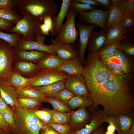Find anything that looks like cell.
<instances>
[{
  "mask_svg": "<svg viewBox=\"0 0 134 134\" xmlns=\"http://www.w3.org/2000/svg\"><path fill=\"white\" fill-rule=\"evenodd\" d=\"M83 75L92 101L93 112L99 105L106 115L134 113V78L132 73L121 75L111 72L97 52L89 53Z\"/></svg>",
  "mask_w": 134,
  "mask_h": 134,
  "instance_id": "6da1fadb",
  "label": "cell"
},
{
  "mask_svg": "<svg viewBox=\"0 0 134 134\" xmlns=\"http://www.w3.org/2000/svg\"><path fill=\"white\" fill-rule=\"evenodd\" d=\"M19 11L27 13L40 24L46 17L53 20L57 12V4L53 0H13Z\"/></svg>",
  "mask_w": 134,
  "mask_h": 134,
  "instance_id": "7a4b0ae2",
  "label": "cell"
},
{
  "mask_svg": "<svg viewBox=\"0 0 134 134\" xmlns=\"http://www.w3.org/2000/svg\"><path fill=\"white\" fill-rule=\"evenodd\" d=\"M34 110L21 107L15 109V127L11 134H39L43 124L35 114Z\"/></svg>",
  "mask_w": 134,
  "mask_h": 134,
  "instance_id": "3957f363",
  "label": "cell"
},
{
  "mask_svg": "<svg viewBox=\"0 0 134 134\" xmlns=\"http://www.w3.org/2000/svg\"><path fill=\"white\" fill-rule=\"evenodd\" d=\"M19 11L23 15V18L7 33L13 32L20 34L22 35V40L44 42L46 36L43 34L40 30V24L29 14Z\"/></svg>",
  "mask_w": 134,
  "mask_h": 134,
  "instance_id": "277c9868",
  "label": "cell"
},
{
  "mask_svg": "<svg viewBox=\"0 0 134 134\" xmlns=\"http://www.w3.org/2000/svg\"><path fill=\"white\" fill-rule=\"evenodd\" d=\"M15 48L4 41L0 43V81H7L11 77Z\"/></svg>",
  "mask_w": 134,
  "mask_h": 134,
  "instance_id": "5b68a950",
  "label": "cell"
},
{
  "mask_svg": "<svg viewBox=\"0 0 134 134\" xmlns=\"http://www.w3.org/2000/svg\"><path fill=\"white\" fill-rule=\"evenodd\" d=\"M76 14L69 8L66 22L63 24L59 34L55 36L56 40L69 44L73 43L76 40L79 33L76 27Z\"/></svg>",
  "mask_w": 134,
  "mask_h": 134,
  "instance_id": "8992f818",
  "label": "cell"
},
{
  "mask_svg": "<svg viewBox=\"0 0 134 134\" xmlns=\"http://www.w3.org/2000/svg\"><path fill=\"white\" fill-rule=\"evenodd\" d=\"M68 75L58 68L41 69L33 76L34 79L30 86L35 87L47 85L59 81L66 80Z\"/></svg>",
  "mask_w": 134,
  "mask_h": 134,
  "instance_id": "52a82bcc",
  "label": "cell"
},
{
  "mask_svg": "<svg viewBox=\"0 0 134 134\" xmlns=\"http://www.w3.org/2000/svg\"><path fill=\"white\" fill-rule=\"evenodd\" d=\"M108 12V10L96 9L88 12H83L77 15L81 22L87 25L95 24L104 30L107 24Z\"/></svg>",
  "mask_w": 134,
  "mask_h": 134,
  "instance_id": "ba28073f",
  "label": "cell"
},
{
  "mask_svg": "<svg viewBox=\"0 0 134 134\" xmlns=\"http://www.w3.org/2000/svg\"><path fill=\"white\" fill-rule=\"evenodd\" d=\"M104 122L112 123L118 134H124L134 124V113L106 115Z\"/></svg>",
  "mask_w": 134,
  "mask_h": 134,
  "instance_id": "9c48e42d",
  "label": "cell"
},
{
  "mask_svg": "<svg viewBox=\"0 0 134 134\" xmlns=\"http://www.w3.org/2000/svg\"><path fill=\"white\" fill-rule=\"evenodd\" d=\"M65 88L75 96L89 97L90 93L82 74L69 75L65 83Z\"/></svg>",
  "mask_w": 134,
  "mask_h": 134,
  "instance_id": "30bf717a",
  "label": "cell"
},
{
  "mask_svg": "<svg viewBox=\"0 0 134 134\" xmlns=\"http://www.w3.org/2000/svg\"><path fill=\"white\" fill-rule=\"evenodd\" d=\"M78 28L79 36L78 57L82 64L85 62L84 53L86 51L89 38L92 31L97 26L95 24L87 25L80 22L76 23Z\"/></svg>",
  "mask_w": 134,
  "mask_h": 134,
  "instance_id": "8fae6325",
  "label": "cell"
},
{
  "mask_svg": "<svg viewBox=\"0 0 134 134\" xmlns=\"http://www.w3.org/2000/svg\"><path fill=\"white\" fill-rule=\"evenodd\" d=\"M50 40L57 56L62 59L67 60L78 56V52L70 44L59 42L52 38Z\"/></svg>",
  "mask_w": 134,
  "mask_h": 134,
  "instance_id": "7c38bea8",
  "label": "cell"
},
{
  "mask_svg": "<svg viewBox=\"0 0 134 134\" xmlns=\"http://www.w3.org/2000/svg\"><path fill=\"white\" fill-rule=\"evenodd\" d=\"M106 115L103 110L98 109L92 112L90 122L86 126L73 132V134H91L104 122Z\"/></svg>",
  "mask_w": 134,
  "mask_h": 134,
  "instance_id": "4fadbf2b",
  "label": "cell"
},
{
  "mask_svg": "<svg viewBox=\"0 0 134 134\" xmlns=\"http://www.w3.org/2000/svg\"><path fill=\"white\" fill-rule=\"evenodd\" d=\"M16 48L24 50L43 51L49 54L57 55L51 44L47 45L42 41H27L21 39L19 41Z\"/></svg>",
  "mask_w": 134,
  "mask_h": 134,
  "instance_id": "5bb4252c",
  "label": "cell"
},
{
  "mask_svg": "<svg viewBox=\"0 0 134 134\" xmlns=\"http://www.w3.org/2000/svg\"><path fill=\"white\" fill-rule=\"evenodd\" d=\"M107 37L106 31L93 30L90 35L88 45L89 53L97 52L104 44Z\"/></svg>",
  "mask_w": 134,
  "mask_h": 134,
  "instance_id": "9a60e30c",
  "label": "cell"
},
{
  "mask_svg": "<svg viewBox=\"0 0 134 134\" xmlns=\"http://www.w3.org/2000/svg\"><path fill=\"white\" fill-rule=\"evenodd\" d=\"M71 0H63L60 11L53 20V27L50 34L56 36L59 34L63 25V22L69 9Z\"/></svg>",
  "mask_w": 134,
  "mask_h": 134,
  "instance_id": "2e32d148",
  "label": "cell"
},
{
  "mask_svg": "<svg viewBox=\"0 0 134 134\" xmlns=\"http://www.w3.org/2000/svg\"><path fill=\"white\" fill-rule=\"evenodd\" d=\"M90 118L89 114L85 107L80 108L77 110L70 112L71 122L75 127L74 131L88 124L86 123L90 121Z\"/></svg>",
  "mask_w": 134,
  "mask_h": 134,
  "instance_id": "e0dca14e",
  "label": "cell"
},
{
  "mask_svg": "<svg viewBox=\"0 0 134 134\" xmlns=\"http://www.w3.org/2000/svg\"><path fill=\"white\" fill-rule=\"evenodd\" d=\"M70 75L82 74L84 68L78 57L64 61L58 68Z\"/></svg>",
  "mask_w": 134,
  "mask_h": 134,
  "instance_id": "ac0fdd59",
  "label": "cell"
},
{
  "mask_svg": "<svg viewBox=\"0 0 134 134\" xmlns=\"http://www.w3.org/2000/svg\"><path fill=\"white\" fill-rule=\"evenodd\" d=\"M106 31L107 32L106 39L102 47L111 42L115 41H120L130 37L129 32L124 30L120 24L112 26Z\"/></svg>",
  "mask_w": 134,
  "mask_h": 134,
  "instance_id": "d6986e66",
  "label": "cell"
},
{
  "mask_svg": "<svg viewBox=\"0 0 134 134\" xmlns=\"http://www.w3.org/2000/svg\"><path fill=\"white\" fill-rule=\"evenodd\" d=\"M49 53L43 51L36 50H26L15 48L14 57L23 60L39 61Z\"/></svg>",
  "mask_w": 134,
  "mask_h": 134,
  "instance_id": "ffe728a7",
  "label": "cell"
},
{
  "mask_svg": "<svg viewBox=\"0 0 134 134\" xmlns=\"http://www.w3.org/2000/svg\"><path fill=\"white\" fill-rule=\"evenodd\" d=\"M16 91L19 98L33 99L40 102H48L46 96L33 87L29 86L21 89H16Z\"/></svg>",
  "mask_w": 134,
  "mask_h": 134,
  "instance_id": "44dd1931",
  "label": "cell"
},
{
  "mask_svg": "<svg viewBox=\"0 0 134 134\" xmlns=\"http://www.w3.org/2000/svg\"><path fill=\"white\" fill-rule=\"evenodd\" d=\"M64 61L57 55L48 54L38 61L37 65L41 69H56L58 68Z\"/></svg>",
  "mask_w": 134,
  "mask_h": 134,
  "instance_id": "7402d4cb",
  "label": "cell"
},
{
  "mask_svg": "<svg viewBox=\"0 0 134 134\" xmlns=\"http://www.w3.org/2000/svg\"><path fill=\"white\" fill-rule=\"evenodd\" d=\"M34 79L33 77L27 78L22 76L19 73L13 72L10 79L4 81L7 85L12 86L16 89H21L30 86Z\"/></svg>",
  "mask_w": 134,
  "mask_h": 134,
  "instance_id": "603a6c76",
  "label": "cell"
},
{
  "mask_svg": "<svg viewBox=\"0 0 134 134\" xmlns=\"http://www.w3.org/2000/svg\"><path fill=\"white\" fill-rule=\"evenodd\" d=\"M66 80H61L45 86L33 87L46 96L51 97L65 88Z\"/></svg>",
  "mask_w": 134,
  "mask_h": 134,
  "instance_id": "cb8c5ba5",
  "label": "cell"
},
{
  "mask_svg": "<svg viewBox=\"0 0 134 134\" xmlns=\"http://www.w3.org/2000/svg\"><path fill=\"white\" fill-rule=\"evenodd\" d=\"M114 56L118 59L120 66L125 73H132L133 65L129 55L118 49L116 51Z\"/></svg>",
  "mask_w": 134,
  "mask_h": 134,
  "instance_id": "d4e9b609",
  "label": "cell"
},
{
  "mask_svg": "<svg viewBox=\"0 0 134 134\" xmlns=\"http://www.w3.org/2000/svg\"><path fill=\"white\" fill-rule=\"evenodd\" d=\"M119 41L111 42L101 47L96 52L99 58L102 61L104 59L114 56L118 49Z\"/></svg>",
  "mask_w": 134,
  "mask_h": 134,
  "instance_id": "484cf974",
  "label": "cell"
},
{
  "mask_svg": "<svg viewBox=\"0 0 134 134\" xmlns=\"http://www.w3.org/2000/svg\"><path fill=\"white\" fill-rule=\"evenodd\" d=\"M92 100L87 96H75L68 102V105L71 109L90 107L93 104Z\"/></svg>",
  "mask_w": 134,
  "mask_h": 134,
  "instance_id": "4316f807",
  "label": "cell"
},
{
  "mask_svg": "<svg viewBox=\"0 0 134 134\" xmlns=\"http://www.w3.org/2000/svg\"><path fill=\"white\" fill-rule=\"evenodd\" d=\"M101 61L105 66L114 74L121 75L125 74L120 66L118 59L114 56L105 58Z\"/></svg>",
  "mask_w": 134,
  "mask_h": 134,
  "instance_id": "83f0119b",
  "label": "cell"
},
{
  "mask_svg": "<svg viewBox=\"0 0 134 134\" xmlns=\"http://www.w3.org/2000/svg\"><path fill=\"white\" fill-rule=\"evenodd\" d=\"M51 117L48 123L64 124L71 122L70 112H62L54 110H50Z\"/></svg>",
  "mask_w": 134,
  "mask_h": 134,
  "instance_id": "f1b7e54d",
  "label": "cell"
},
{
  "mask_svg": "<svg viewBox=\"0 0 134 134\" xmlns=\"http://www.w3.org/2000/svg\"><path fill=\"white\" fill-rule=\"evenodd\" d=\"M106 25L104 30L106 31L110 27L118 24L122 18L121 12L118 7L113 6L109 10Z\"/></svg>",
  "mask_w": 134,
  "mask_h": 134,
  "instance_id": "f546056e",
  "label": "cell"
},
{
  "mask_svg": "<svg viewBox=\"0 0 134 134\" xmlns=\"http://www.w3.org/2000/svg\"><path fill=\"white\" fill-rule=\"evenodd\" d=\"M18 10L0 9V17L11 22L15 25L23 18L18 14Z\"/></svg>",
  "mask_w": 134,
  "mask_h": 134,
  "instance_id": "4dcf8cb0",
  "label": "cell"
},
{
  "mask_svg": "<svg viewBox=\"0 0 134 134\" xmlns=\"http://www.w3.org/2000/svg\"><path fill=\"white\" fill-rule=\"evenodd\" d=\"M16 66L19 70L27 74L31 73H36L41 69L37 65L27 62H18L16 63Z\"/></svg>",
  "mask_w": 134,
  "mask_h": 134,
  "instance_id": "1f68e13d",
  "label": "cell"
},
{
  "mask_svg": "<svg viewBox=\"0 0 134 134\" xmlns=\"http://www.w3.org/2000/svg\"><path fill=\"white\" fill-rule=\"evenodd\" d=\"M122 17L134 13V0H120L118 7Z\"/></svg>",
  "mask_w": 134,
  "mask_h": 134,
  "instance_id": "d6a6232c",
  "label": "cell"
},
{
  "mask_svg": "<svg viewBox=\"0 0 134 134\" xmlns=\"http://www.w3.org/2000/svg\"><path fill=\"white\" fill-rule=\"evenodd\" d=\"M22 37V35L17 33L10 34L0 31V38L7 42L10 46L15 48L17 47L18 42Z\"/></svg>",
  "mask_w": 134,
  "mask_h": 134,
  "instance_id": "836d02e7",
  "label": "cell"
},
{
  "mask_svg": "<svg viewBox=\"0 0 134 134\" xmlns=\"http://www.w3.org/2000/svg\"><path fill=\"white\" fill-rule=\"evenodd\" d=\"M16 100L20 107L26 109H32L41 105L40 102L31 98H19L16 99Z\"/></svg>",
  "mask_w": 134,
  "mask_h": 134,
  "instance_id": "e575fe53",
  "label": "cell"
},
{
  "mask_svg": "<svg viewBox=\"0 0 134 134\" xmlns=\"http://www.w3.org/2000/svg\"><path fill=\"white\" fill-rule=\"evenodd\" d=\"M118 48L130 56L134 55V44L130 37L120 41L118 45Z\"/></svg>",
  "mask_w": 134,
  "mask_h": 134,
  "instance_id": "d590c367",
  "label": "cell"
},
{
  "mask_svg": "<svg viewBox=\"0 0 134 134\" xmlns=\"http://www.w3.org/2000/svg\"><path fill=\"white\" fill-rule=\"evenodd\" d=\"M48 102L50 103L53 106L54 110L62 112H70L71 109L68 105L53 97L46 96Z\"/></svg>",
  "mask_w": 134,
  "mask_h": 134,
  "instance_id": "8d00e7d4",
  "label": "cell"
},
{
  "mask_svg": "<svg viewBox=\"0 0 134 134\" xmlns=\"http://www.w3.org/2000/svg\"><path fill=\"white\" fill-rule=\"evenodd\" d=\"M69 8L76 14L86 10L89 11L96 9L95 6L84 3L78 2L74 0H71L69 4Z\"/></svg>",
  "mask_w": 134,
  "mask_h": 134,
  "instance_id": "74e56055",
  "label": "cell"
},
{
  "mask_svg": "<svg viewBox=\"0 0 134 134\" xmlns=\"http://www.w3.org/2000/svg\"><path fill=\"white\" fill-rule=\"evenodd\" d=\"M75 95L70 91L65 88L51 97L68 105L69 101Z\"/></svg>",
  "mask_w": 134,
  "mask_h": 134,
  "instance_id": "f35d334b",
  "label": "cell"
},
{
  "mask_svg": "<svg viewBox=\"0 0 134 134\" xmlns=\"http://www.w3.org/2000/svg\"><path fill=\"white\" fill-rule=\"evenodd\" d=\"M120 25L124 30L128 32L131 31L134 25V13L122 17Z\"/></svg>",
  "mask_w": 134,
  "mask_h": 134,
  "instance_id": "ab89813d",
  "label": "cell"
},
{
  "mask_svg": "<svg viewBox=\"0 0 134 134\" xmlns=\"http://www.w3.org/2000/svg\"><path fill=\"white\" fill-rule=\"evenodd\" d=\"M0 111L2 116L11 128L12 131L14 129L15 127L14 118L9 108L0 110Z\"/></svg>",
  "mask_w": 134,
  "mask_h": 134,
  "instance_id": "60d3db41",
  "label": "cell"
},
{
  "mask_svg": "<svg viewBox=\"0 0 134 134\" xmlns=\"http://www.w3.org/2000/svg\"><path fill=\"white\" fill-rule=\"evenodd\" d=\"M47 124L61 134H68L72 129L71 126L69 124H61L49 123Z\"/></svg>",
  "mask_w": 134,
  "mask_h": 134,
  "instance_id": "b9f144b4",
  "label": "cell"
},
{
  "mask_svg": "<svg viewBox=\"0 0 134 134\" xmlns=\"http://www.w3.org/2000/svg\"><path fill=\"white\" fill-rule=\"evenodd\" d=\"M16 5L13 0H0V9L15 10Z\"/></svg>",
  "mask_w": 134,
  "mask_h": 134,
  "instance_id": "7bdbcfd3",
  "label": "cell"
},
{
  "mask_svg": "<svg viewBox=\"0 0 134 134\" xmlns=\"http://www.w3.org/2000/svg\"><path fill=\"white\" fill-rule=\"evenodd\" d=\"M12 22L0 17V29L5 30L6 33L14 26Z\"/></svg>",
  "mask_w": 134,
  "mask_h": 134,
  "instance_id": "ee69618b",
  "label": "cell"
},
{
  "mask_svg": "<svg viewBox=\"0 0 134 134\" xmlns=\"http://www.w3.org/2000/svg\"><path fill=\"white\" fill-rule=\"evenodd\" d=\"M0 128L5 132L11 133L12 129L2 116L0 111Z\"/></svg>",
  "mask_w": 134,
  "mask_h": 134,
  "instance_id": "f6af8a7d",
  "label": "cell"
},
{
  "mask_svg": "<svg viewBox=\"0 0 134 134\" xmlns=\"http://www.w3.org/2000/svg\"><path fill=\"white\" fill-rule=\"evenodd\" d=\"M43 124L41 129L45 134H61L47 124Z\"/></svg>",
  "mask_w": 134,
  "mask_h": 134,
  "instance_id": "bcb514c9",
  "label": "cell"
},
{
  "mask_svg": "<svg viewBox=\"0 0 134 134\" xmlns=\"http://www.w3.org/2000/svg\"><path fill=\"white\" fill-rule=\"evenodd\" d=\"M49 110H34V113L40 121L44 119L48 114Z\"/></svg>",
  "mask_w": 134,
  "mask_h": 134,
  "instance_id": "7dc6e473",
  "label": "cell"
},
{
  "mask_svg": "<svg viewBox=\"0 0 134 134\" xmlns=\"http://www.w3.org/2000/svg\"><path fill=\"white\" fill-rule=\"evenodd\" d=\"M44 24L49 29L50 33L52 32L53 27V20L50 17L48 16L45 18L43 20Z\"/></svg>",
  "mask_w": 134,
  "mask_h": 134,
  "instance_id": "c3c4849f",
  "label": "cell"
},
{
  "mask_svg": "<svg viewBox=\"0 0 134 134\" xmlns=\"http://www.w3.org/2000/svg\"><path fill=\"white\" fill-rule=\"evenodd\" d=\"M78 2L86 4L93 6H100V4L96 0H74Z\"/></svg>",
  "mask_w": 134,
  "mask_h": 134,
  "instance_id": "681fc988",
  "label": "cell"
},
{
  "mask_svg": "<svg viewBox=\"0 0 134 134\" xmlns=\"http://www.w3.org/2000/svg\"><path fill=\"white\" fill-rule=\"evenodd\" d=\"M100 4L108 10L112 6V3L109 0H96Z\"/></svg>",
  "mask_w": 134,
  "mask_h": 134,
  "instance_id": "f907efd6",
  "label": "cell"
},
{
  "mask_svg": "<svg viewBox=\"0 0 134 134\" xmlns=\"http://www.w3.org/2000/svg\"><path fill=\"white\" fill-rule=\"evenodd\" d=\"M39 27L42 33L44 35H49L50 33L49 28L44 24H40Z\"/></svg>",
  "mask_w": 134,
  "mask_h": 134,
  "instance_id": "816d5d0a",
  "label": "cell"
},
{
  "mask_svg": "<svg viewBox=\"0 0 134 134\" xmlns=\"http://www.w3.org/2000/svg\"><path fill=\"white\" fill-rule=\"evenodd\" d=\"M104 126H99L91 134H103Z\"/></svg>",
  "mask_w": 134,
  "mask_h": 134,
  "instance_id": "f5cc1de1",
  "label": "cell"
},
{
  "mask_svg": "<svg viewBox=\"0 0 134 134\" xmlns=\"http://www.w3.org/2000/svg\"><path fill=\"white\" fill-rule=\"evenodd\" d=\"M9 108L6 103L0 96V110L6 109Z\"/></svg>",
  "mask_w": 134,
  "mask_h": 134,
  "instance_id": "db71d44e",
  "label": "cell"
},
{
  "mask_svg": "<svg viewBox=\"0 0 134 134\" xmlns=\"http://www.w3.org/2000/svg\"><path fill=\"white\" fill-rule=\"evenodd\" d=\"M109 124L107 128V131L114 133L116 130L115 126L111 122H109Z\"/></svg>",
  "mask_w": 134,
  "mask_h": 134,
  "instance_id": "11a10c76",
  "label": "cell"
},
{
  "mask_svg": "<svg viewBox=\"0 0 134 134\" xmlns=\"http://www.w3.org/2000/svg\"><path fill=\"white\" fill-rule=\"evenodd\" d=\"M120 0H111L112 4V6L114 7H118Z\"/></svg>",
  "mask_w": 134,
  "mask_h": 134,
  "instance_id": "9f6ffc18",
  "label": "cell"
},
{
  "mask_svg": "<svg viewBox=\"0 0 134 134\" xmlns=\"http://www.w3.org/2000/svg\"><path fill=\"white\" fill-rule=\"evenodd\" d=\"M124 134H134V124L131 128Z\"/></svg>",
  "mask_w": 134,
  "mask_h": 134,
  "instance_id": "6f0895ef",
  "label": "cell"
},
{
  "mask_svg": "<svg viewBox=\"0 0 134 134\" xmlns=\"http://www.w3.org/2000/svg\"><path fill=\"white\" fill-rule=\"evenodd\" d=\"M5 132L3 130L0 128V134H5Z\"/></svg>",
  "mask_w": 134,
  "mask_h": 134,
  "instance_id": "680465c9",
  "label": "cell"
},
{
  "mask_svg": "<svg viewBox=\"0 0 134 134\" xmlns=\"http://www.w3.org/2000/svg\"><path fill=\"white\" fill-rule=\"evenodd\" d=\"M105 134H114V133L107 131L105 133Z\"/></svg>",
  "mask_w": 134,
  "mask_h": 134,
  "instance_id": "91938a15",
  "label": "cell"
},
{
  "mask_svg": "<svg viewBox=\"0 0 134 134\" xmlns=\"http://www.w3.org/2000/svg\"><path fill=\"white\" fill-rule=\"evenodd\" d=\"M74 131L71 129L68 134H73Z\"/></svg>",
  "mask_w": 134,
  "mask_h": 134,
  "instance_id": "94428289",
  "label": "cell"
},
{
  "mask_svg": "<svg viewBox=\"0 0 134 134\" xmlns=\"http://www.w3.org/2000/svg\"><path fill=\"white\" fill-rule=\"evenodd\" d=\"M40 131H41V134H45L43 133V132L42 130L41 129L40 130Z\"/></svg>",
  "mask_w": 134,
  "mask_h": 134,
  "instance_id": "6125c7cd",
  "label": "cell"
},
{
  "mask_svg": "<svg viewBox=\"0 0 134 134\" xmlns=\"http://www.w3.org/2000/svg\"><path fill=\"white\" fill-rule=\"evenodd\" d=\"M4 40L0 38V43L2 42Z\"/></svg>",
  "mask_w": 134,
  "mask_h": 134,
  "instance_id": "be15d7a7",
  "label": "cell"
},
{
  "mask_svg": "<svg viewBox=\"0 0 134 134\" xmlns=\"http://www.w3.org/2000/svg\"><path fill=\"white\" fill-rule=\"evenodd\" d=\"M5 134H11L9 132H5Z\"/></svg>",
  "mask_w": 134,
  "mask_h": 134,
  "instance_id": "e7e4bbea",
  "label": "cell"
}]
</instances>
